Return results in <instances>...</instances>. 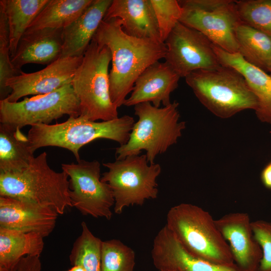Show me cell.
Returning <instances> with one entry per match:
<instances>
[{
    "instance_id": "obj_1",
    "label": "cell",
    "mask_w": 271,
    "mask_h": 271,
    "mask_svg": "<svg viewBox=\"0 0 271 271\" xmlns=\"http://www.w3.org/2000/svg\"><path fill=\"white\" fill-rule=\"evenodd\" d=\"M93 39L99 45L107 47L110 51V95L117 108L124 104L141 73L165 58L167 52L165 43L125 33L119 19L103 20Z\"/></svg>"
},
{
    "instance_id": "obj_2",
    "label": "cell",
    "mask_w": 271,
    "mask_h": 271,
    "mask_svg": "<svg viewBox=\"0 0 271 271\" xmlns=\"http://www.w3.org/2000/svg\"><path fill=\"white\" fill-rule=\"evenodd\" d=\"M134 123L133 117L128 115L100 122L81 116L69 117L59 123L33 125L27 138L33 153L42 147H58L71 151L79 162L80 148L94 140L104 139L116 142L120 146L125 144Z\"/></svg>"
},
{
    "instance_id": "obj_3",
    "label": "cell",
    "mask_w": 271,
    "mask_h": 271,
    "mask_svg": "<svg viewBox=\"0 0 271 271\" xmlns=\"http://www.w3.org/2000/svg\"><path fill=\"white\" fill-rule=\"evenodd\" d=\"M69 187L68 175L50 167L46 152L34 157L28 167L20 171L0 172V196L48 207L59 215L72 207Z\"/></svg>"
},
{
    "instance_id": "obj_4",
    "label": "cell",
    "mask_w": 271,
    "mask_h": 271,
    "mask_svg": "<svg viewBox=\"0 0 271 271\" xmlns=\"http://www.w3.org/2000/svg\"><path fill=\"white\" fill-rule=\"evenodd\" d=\"M179 105L174 101L163 107H155L149 102L134 105L138 120L133 124L128 142L115 149L116 160L139 155L144 150L148 162L155 164L156 157L176 144L186 127L185 122L179 121Z\"/></svg>"
},
{
    "instance_id": "obj_5",
    "label": "cell",
    "mask_w": 271,
    "mask_h": 271,
    "mask_svg": "<svg viewBox=\"0 0 271 271\" xmlns=\"http://www.w3.org/2000/svg\"><path fill=\"white\" fill-rule=\"evenodd\" d=\"M165 226L194 256L217 264H235L215 220L201 207L184 203L171 207Z\"/></svg>"
},
{
    "instance_id": "obj_6",
    "label": "cell",
    "mask_w": 271,
    "mask_h": 271,
    "mask_svg": "<svg viewBox=\"0 0 271 271\" xmlns=\"http://www.w3.org/2000/svg\"><path fill=\"white\" fill-rule=\"evenodd\" d=\"M185 78L201 103L219 118H228L241 111L257 108V100L244 77L232 68L221 65L194 71Z\"/></svg>"
},
{
    "instance_id": "obj_7",
    "label": "cell",
    "mask_w": 271,
    "mask_h": 271,
    "mask_svg": "<svg viewBox=\"0 0 271 271\" xmlns=\"http://www.w3.org/2000/svg\"><path fill=\"white\" fill-rule=\"evenodd\" d=\"M109 48L92 39L71 82L80 103V115L92 121L118 117L110 95Z\"/></svg>"
},
{
    "instance_id": "obj_8",
    "label": "cell",
    "mask_w": 271,
    "mask_h": 271,
    "mask_svg": "<svg viewBox=\"0 0 271 271\" xmlns=\"http://www.w3.org/2000/svg\"><path fill=\"white\" fill-rule=\"evenodd\" d=\"M103 165L108 171L102 174L101 180L112 190L115 213L120 214L126 207L142 206L146 200L157 198V179L161 167L159 164H150L146 154L128 156Z\"/></svg>"
},
{
    "instance_id": "obj_9",
    "label": "cell",
    "mask_w": 271,
    "mask_h": 271,
    "mask_svg": "<svg viewBox=\"0 0 271 271\" xmlns=\"http://www.w3.org/2000/svg\"><path fill=\"white\" fill-rule=\"evenodd\" d=\"M180 22L205 36L214 45L231 53H238L236 30L241 23L235 1H179Z\"/></svg>"
},
{
    "instance_id": "obj_10",
    "label": "cell",
    "mask_w": 271,
    "mask_h": 271,
    "mask_svg": "<svg viewBox=\"0 0 271 271\" xmlns=\"http://www.w3.org/2000/svg\"><path fill=\"white\" fill-rule=\"evenodd\" d=\"M80 115V103L71 83L49 93L10 102L0 100V122L21 129L26 125L50 124L64 115Z\"/></svg>"
},
{
    "instance_id": "obj_11",
    "label": "cell",
    "mask_w": 271,
    "mask_h": 271,
    "mask_svg": "<svg viewBox=\"0 0 271 271\" xmlns=\"http://www.w3.org/2000/svg\"><path fill=\"white\" fill-rule=\"evenodd\" d=\"M61 168L69 177L72 207L84 215L110 219L114 200L109 185L101 180L99 162L80 160L77 163L62 164Z\"/></svg>"
},
{
    "instance_id": "obj_12",
    "label": "cell",
    "mask_w": 271,
    "mask_h": 271,
    "mask_svg": "<svg viewBox=\"0 0 271 271\" xmlns=\"http://www.w3.org/2000/svg\"><path fill=\"white\" fill-rule=\"evenodd\" d=\"M165 43V61L180 77L185 78L198 70L212 69L221 66L213 44L200 32L180 22Z\"/></svg>"
},
{
    "instance_id": "obj_13",
    "label": "cell",
    "mask_w": 271,
    "mask_h": 271,
    "mask_svg": "<svg viewBox=\"0 0 271 271\" xmlns=\"http://www.w3.org/2000/svg\"><path fill=\"white\" fill-rule=\"evenodd\" d=\"M82 58L83 56L60 58L38 71H22L7 81L10 94L6 99L16 102L24 96L49 93L71 83Z\"/></svg>"
},
{
    "instance_id": "obj_14",
    "label": "cell",
    "mask_w": 271,
    "mask_h": 271,
    "mask_svg": "<svg viewBox=\"0 0 271 271\" xmlns=\"http://www.w3.org/2000/svg\"><path fill=\"white\" fill-rule=\"evenodd\" d=\"M249 215L233 212L215 220L226 241L234 263L241 271H257L262 257L261 248L254 238Z\"/></svg>"
},
{
    "instance_id": "obj_15",
    "label": "cell",
    "mask_w": 271,
    "mask_h": 271,
    "mask_svg": "<svg viewBox=\"0 0 271 271\" xmlns=\"http://www.w3.org/2000/svg\"><path fill=\"white\" fill-rule=\"evenodd\" d=\"M59 215L48 207L23 199L0 196V228L36 232L44 238L54 229Z\"/></svg>"
},
{
    "instance_id": "obj_16",
    "label": "cell",
    "mask_w": 271,
    "mask_h": 271,
    "mask_svg": "<svg viewBox=\"0 0 271 271\" xmlns=\"http://www.w3.org/2000/svg\"><path fill=\"white\" fill-rule=\"evenodd\" d=\"M151 254L158 270L241 271L235 264L220 265L194 256L165 225L154 239Z\"/></svg>"
},
{
    "instance_id": "obj_17",
    "label": "cell",
    "mask_w": 271,
    "mask_h": 271,
    "mask_svg": "<svg viewBox=\"0 0 271 271\" xmlns=\"http://www.w3.org/2000/svg\"><path fill=\"white\" fill-rule=\"evenodd\" d=\"M180 76L166 61H159L146 68L138 77L124 105L134 106L145 102L160 107L170 104V95L178 86Z\"/></svg>"
},
{
    "instance_id": "obj_18",
    "label": "cell",
    "mask_w": 271,
    "mask_h": 271,
    "mask_svg": "<svg viewBox=\"0 0 271 271\" xmlns=\"http://www.w3.org/2000/svg\"><path fill=\"white\" fill-rule=\"evenodd\" d=\"M111 19H119L131 36L162 42L151 0H113L103 20Z\"/></svg>"
},
{
    "instance_id": "obj_19",
    "label": "cell",
    "mask_w": 271,
    "mask_h": 271,
    "mask_svg": "<svg viewBox=\"0 0 271 271\" xmlns=\"http://www.w3.org/2000/svg\"><path fill=\"white\" fill-rule=\"evenodd\" d=\"M62 31L63 29H45L25 33L11 58L15 69L20 74L22 67L25 64L48 65L60 58Z\"/></svg>"
},
{
    "instance_id": "obj_20",
    "label": "cell",
    "mask_w": 271,
    "mask_h": 271,
    "mask_svg": "<svg viewBox=\"0 0 271 271\" xmlns=\"http://www.w3.org/2000/svg\"><path fill=\"white\" fill-rule=\"evenodd\" d=\"M213 47L221 65L234 69L244 77L257 100L258 119L271 124V75L246 62L238 53L227 52L214 44Z\"/></svg>"
},
{
    "instance_id": "obj_21",
    "label": "cell",
    "mask_w": 271,
    "mask_h": 271,
    "mask_svg": "<svg viewBox=\"0 0 271 271\" xmlns=\"http://www.w3.org/2000/svg\"><path fill=\"white\" fill-rule=\"evenodd\" d=\"M112 0H93L71 24L63 29L60 58L83 56L103 21Z\"/></svg>"
},
{
    "instance_id": "obj_22",
    "label": "cell",
    "mask_w": 271,
    "mask_h": 271,
    "mask_svg": "<svg viewBox=\"0 0 271 271\" xmlns=\"http://www.w3.org/2000/svg\"><path fill=\"white\" fill-rule=\"evenodd\" d=\"M44 237L36 232H24L0 228V267L13 270L26 255L40 256Z\"/></svg>"
},
{
    "instance_id": "obj_23",
    "label": "cell",
    "mask_w": 271,
    "mask_h": 271,
    "mask_svg": "<svg viewBox=\"0 0 271 271\" xmlns=\"http://www.w3.org/2000/svg\"><path fill=\"white\" fill-rule=\"evenodd\" d=\"M34 157L27 136L21 129L0 124V172L20 171Z\"/></svg>"
},
{
    "instance_id": "obj_24",
    "label": "cell",
    "mask_w": 271,
    "mask_h": 271,
    "mask_svg": "<svg viewBox=\"0 0 271 271\" xmlns=\"http://www.w3.org/2000/svg\"><path fill=\"white\" fill-rule=\"evenodd\" d=\"M49 0H1L0 11L7 19L11 58L31 23Z\"/></svg>"
},
{
    "instance_id": "obj_25",
    "label": "cell",
    "mask_w": 271,
    "mask_h": 271,
    "mask_svg": "<svg viewBox=\"0 0 271 271\" xmlns=\"http://www.w3.org/2000/svg\"><path fill=\"white\" fill-rule=\"evenodd\" d=\"M92 1L49 0L25 33L45 29H64L74 22Z\"/></svg>"
},
{
    "instance_id": "obj_26",
    "label": "cell",
    "mask_w": 271,
    "mask_h": 271,
    "mask_svg": "<svg viewBox=\"0 0 271 271\" xmlns=\"http://www.w3.org/2000/svg\"><path fill=\"white\" fill-rule=\"evenodd\" d=\"M238 53L249 64L271 75V37L244 23L236 30Z\"/></svg>"
},
{
    "instance_id": "obj_27",
    "label": "cell",
    "mask_w": 271,
    "mask_h": 271,
    "mask_svg": "<svg viewBox=\"0 0 271 271\" xmlns=\"http://www.w3.org/2000/svg\"><path fill=\"white\" fill-rule=\"evenodd\" d=\"M81 226V233L69 255L70 263L82 266L85 271H100L102 241L93 234L85 222H82Z\"/></svg>"
},
{
    "instance_id": "obj_28",
    "label": "cell",
    "mask_w": 271,
    "mask_h": 271,
    "mask_svg": "<svg viewBox=\"0 0 271 271\" xmlns=\"http://www.w3.org/2000/svg\"><path fill=\"white\" fill-rule=\"evenodd\" d=\"M135 259L133 250L120 240L102 241L100 271H133Z\"/></svg>"
},
{
    "instance_id": "obj_29",
    "label": "cell",
    "mask_w": 271,
    "mask_h": 271,
    "mask_svg": "<svg viewBox=\"0 0 271 271\" xmlns=\"http://www.w3.org/2000/svg\"><path fill=\"white\" fill-rule=\"evenodd\" d=\"M242 23L271 37V0L235 1Z\"/></svg>"
},
{
    "instance_id": "obj_30",
    "label": "cell",
    "mask_w": 271,
    "mask_h": 271,
    "mask_svg": "<svg viewBox=\"0 0 271 271\" xmlns=\"http://www.w3.org/2000/svg\"><path fill=\"white\" fill-rule=\"evenodd\" d=\"M155 14L161 41L165 42L180 22L182 10L179 1L151 0Z\"/></svg>"
},
{
    "instance_id": "obj_31",
    "label": "cell",
    "mask_w": 271,
    "mask_h": 271,
    "mask_svg": "<svg viewBox=\"0 0 271 271\" xmlns=\"http://www.w3.org/2000/svg\"><path fill=\"white\" fill-rule=\"evenodd\" d=\"M14 68L10 52L9 32L7 19L0 11V94L1 100L10 94L6 87L7 81L19 75Z\"/></svg>"
},
{
    "instance_id": "obj_32",
    "label": "cell",
    "mask_w": 271,
    "mask_h": 271,
    "mask_svg": "<svg viewBox=\"0 0 271 271\" xmlns=\"http://www.w3.org/2000/svg\"><path fill=\"white\" fill-rule=\"evenodd\" d=\"M251 226L254 238L262 251L257 271H271V222L255 220L251 222Z\"/></svg>"
},
{
    "instance_id": "obj_33",
    "label": "cell",
    "mask_w": 271,
    "mask_h": 271,
    "mask_svg": "<svg viewBox=\"0 0 271 271\" xmlns=\"http://www.w3.org/2000/svg\"><path fill=\"white\" fill-rule=\"evenodd\" d=\"M41 262L39 256L26 255L15 265L13 271H41Z\"/></svg>"
},
{
    "instance_id": "obj_34",
    "label": "cell",
    "mask_w": 271,
    "mask_h": 271,
    "mask_svg": "<svg viewBox=\"0 0 271 271\" xmlns=\"http://www.w3.org/2000/svg\"><path fill=\"white\" fill-rule=\"evenodd\" d=\"M260 178L263 185L266 188L271 190V162L262 171Z\"/></svg>"
},
{
    "instance_id": "obj_35",
    "label": "cell",
    "mask_w": 271,
    "mask_h": 271,
    "mask_svg": "<svg viewBox=\"0 0 271 271\" xmlns=\"http://www.w3.org/2000/svg\"><path fill=\"white\" fill-rule=\"evenodd\" d=\"M66 271H85L84 269L80 265H74L70 269Z\"/></svg>"
},
{
    "instance_id": "obj_36",
    "label": "cell",
    "mask_w": 271,
    "mask_h": 271,
    "mask_svg": "<svg viewBox=\"0 0 271 271\" xmlns=\"http://www.w3.org/2000/svg\"><path fill=\"white\" fill-rule=\"evenodd\" d=\"M0 271H13V270H11L4 267H0Z\"/></svg>"
},
{
    "instance_id": "obj_37",
    "label": "cell",
    "mask_w": 271,
    "mask_h": 271,
    "mask_svg": "<svg viewBox=\"0 0 271 271\" xmlns=\"http://www.w3.org/2000/svg\"><path fill=\"white\" fill-rule=\"evenodd\" d=\"M158 271H179V270H158Z\"/></svg>"
}]
</instances>
